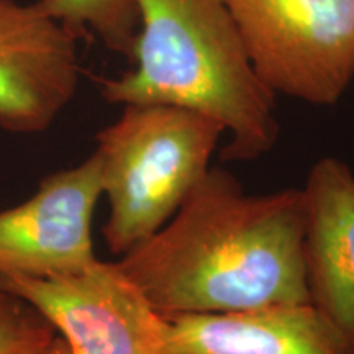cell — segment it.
I'll return each instance as SVG.
<instances>
[{
  "instance_id": "cell-1",
  "label": "cell",
  "mask_w": 354,
  "mask_h": 354,
  "mask_svg": "<svg viewBox=\"0 0 354 354\" xmlns=\"http://www.w3.org/2000/svg\"><path fill=\"white\" fill-rule=\"evenodd\" d=\"M117 264L165 318L310 304L302 190L250 196L210 166L165 227Z\"/></svg>"
},
{
  "instance_id": "cell-2",
  "label": "cell",
  "mask_w": 354,
  "mask_h": 354,
  "mask_svg": "<svg viewBox=\"0 0 354 354\" xmlns=\"http://www.w3.org/2000/svg\"><path fill=\"white\" fill-rule=\"evenodd\" d=\"M140 15L133 61L100 79L115 105H172L218 122L230 140L225 162H253L281 136L276 95L251 64L227 0H135Z\"/></svg>"
},
{
  "instance_id": "cell-3",
  "label": "cell",
  "mask_w": 354,
  "mask_h": 354,
  "mask_svg": "<svg viewBox=\"0 0 354 354\" xmlns=\"http://www.w3.org/2000/svg\"><path fill=\"white\" fill-rule=\"evenodd\" d=\"M225 128L172 105H123L120 117L95 135L102 196L109 218L102 236L123 256L169 221L210 169Z\"/></svg>"
},
{
  "instance_id": "cell-4",
  "label": "cell",
  "mask_w": 354,
  "mask_h": 354,
  "mask_svg": "<svg viewBox=\"0 0 354 354\" xmlns=\"http://www.w3.org/2000/svg\"><path fill=\"white\" fill-rule=\"evenodd\" d=\"M274 95L338 104L354 81V0H227Z\"/></svg>"
},
{
  "instance_id": "cell-5",
  "label": "cell",
  "mask_w": 354,
  "mask_h": 354,
  "mask_svg": "<svg viewBox=\"0 0 354 354\" xmlns=\"http://www.w3.org/2000/svg\"><path fill=\"white\" fill-rule=\"evenodd\" d=\"M0 289L37 308L71 354H169L167 318L117 263L48 281L0 277Z\"/></svg>"
},
{
  "instance_id": "cell-6",
  "label": "cell",
  "mask_w": 354,
  "mask_h": 354,
  "mask_svg": "<svg viewBox=\"0 0 354 354\" xmlns=\"http://www.w3.org/2000/svg\"><path fill=\"white\" fill-rule=\"evenodd\" d=\"M100 197V162L92 153L44 176L25 202L0 210V277L48 281L91 268L99 259L92 221Z\"/></svg>"
},
{
  "instance_id": "cell-7",
  "label": "cell",
  "mask_w": 354,
  "mask_h": 354,
  "mask_svg": "<svg viewBox=\"0 0 354 354\" xmlns=\"http://www.w3.org/2000/svg\"><path fill=\"white\" fill-rule=\"evenodd\" d=\"M79 38L35 3L0 0V128L37 135L76 95Z\"/></svg>"
},
{
  "instance_id": "cell-8",
  "label": "cell",
  "mask_w": 354,
  "mask_h": 354,
  "mask_svg": "<svg viewBox=\"0 0 354 354\" xmlns=\"http://www.w3.org/2000/svg\"><path fill=\"white\" fill-rule=\"evenodd\" d=\"M300 190L310 304L354 354V172L343 159L320 158Z\"/></svg>"
},
{
  "instance_id": "cell-9",
  "label": "cell",
  "mask_w": 354,
  "mask_h": 354,
  "mask_svg": "<svg viewBox=\"0 0 354 354\" xmlns=\"http://www.w3.org/2000/svg\"><path fill=\"white\" fill-rule=\"evenodd\" d=\"M169 354H346L312 304L167 318Z\"/></svg>"
},
{
  "instance_id": "cell-10",
  "label": "cell",
  "mask_w": 354,
  "mask_h": 354,
  "mask_svg": "<svg viewBox=\"0 0 354 354\" xmlns=\"http://www.w3.org/2000/svg\"><path fill=\"white\" fill-rule=\"evenodd\" d=\"M33 3L79 39L94 33L107 50L133 61L140 30L135 0H37Z\"/></svg>"
},
{
  "instance_id": "cell-11",
  "label": "cell",
  "mask_w": 354,
  "mask_h": 354,
  "mask_svg": "<svg viewBox=\"0 0 354 354\" xmlns=\"http://www.w3.org/2000/svg\"><path fill=\"white\" fill-rule=\"evenodd\" d=\"M56 338L37 308L0 289V354H50Z\"/></svg>"
},
{
  "instance_id": "cell-12",
  "label": "cell",
  "mask_w": 354,
  "mask_h": 354,
  "mask_svg": "<svg viewBox=\"0 0 354 354\" xmlns=\"http://www.w3.org/2000/svg\"><path fill=\"white\" fill-rule=\"evenodd\" d=\"M50 354H71L68 344H66V342L63 338H61L59 335H57V338H56L55 344H53Z\"/></svg>"
}]
</instances>
